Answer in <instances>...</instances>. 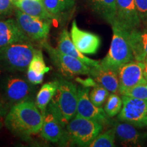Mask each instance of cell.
Masks as SVG:
<instances>
[{"instance_id":"1","label":"cell","mask_w":147,"mask_h":147,"mask_svg":"<svg viewBox=\"0 0 147 147\" xmlns=\"http://www.w3.org/2000/svg\"><path fill=\"white\" fill-rule=\"evenodd\" d=\"M5 123L14 133L29 136L41 131L43 115L36 103L26 100L16 103L11 108Z\"/></svg>"},{"instance_id":"2","label":"cell","mask_w":147,"mask_h":147,"mask_svg":"<svg viewBox=\"0 0 147 147\" xmlns=\"http://www.w3.org/2000/svg\"><path fill=\"white\" fill-rule=\"evenodd\" d=\"M78 103V88L67 80H59L56 93L49 103V108L65 127L76 115Z\"/></svg>"},{"instance_id":"3","label":"cell","mask_w":147,"mask_h":147,"mask_svg":"<svg viewBox=\"0 0 147 147\" xmlns=\"http://www.w3.org/2000/svg\"><path fill=\"white\" fill-rule=\"evenodd\" d=\"M113 38L109 51L106 57L100 61L102 67L117 69L123 64L134 60L131 45L129 40V32L125 30L116 24L111 25Z\"/></svg>"},{"instance_id":"4","label":"cell","mask_w":147,"mask_h":147,"mask_svg":"<svg viewBox=\"0 0 147 147\" xmlns=\"http://www.w3.org/2000/svg\"><path fill=\"white\" fill-rule=\"evenodd\" d=\"M36 49L31 41L14 42L0 49V61L11 69L25 71Z\"/></svg>"},{"instance_id":"5","label":"cell","mask_w":147,"mask_h":147,"mask_svg":"<svg viewBox=\"0 0 147 147\" xmlns=\"http://www.w3.org/2000/svg\"><path fill=\"white\" fill-rule=\"evenodd\" d=\"M104 125L100 123L75 115L66 125L67 138L79 146H88L102 131Z\"/></svg>"},{"instance_id":"6","label":"cell","mask_w":147,"mask_h":147,"mask_svg":"<svg viewBox=\"0 0 147 147\" xmlns=\"http://www.w3.org/2000/svg\"><path fill=\"white\" fill-rule=\"evenodd\" d=\"M42 47L45 48L50 56L53 63L65 76H74L78 75H89L91 67L78 60L53 48L47 40L41 42Z\"/></svg>"},{"instance_id":"7","label":"cell","mask_w":147,"mask_h":147,"mask_svg":"<svg viewBox=\"0 0 147 147\" xmlns=\"http://www.w3.org/2000/svg\"><path fill=\"white\" fill-rule=\"evenodd\" d=\"M16 21L19 28L32 41L47 40L51 30V21L29 15L16 8Z\"/></svg>"},{"instance_id":"8","label":"cell","mask_w":147,"mask_h":147,"mask_svg":"<svg viewBox=\"0 0 147 147\" xmlns=\"http://www.w3.org/2000/svg\"><path fill=\"white\" fill-rule=\"evenodd\" d=\"M123 107L117 116L119 121L127 122L139 129H147V101L121 95Z\"/></svg>"},{"instance_id":"9","label":"cell","mask_w":147,"mask_h":147,"mask_svg":"<svg viewBox=\"0 0 147 147\" xmlns=\"http://www.w3.org/2000/svg\"><path fill=\"white\" fill-rule=\"evenodd\" d=\"M89 87L78 88V103L76 115L100 123L104 126L111 124L110 117H108L104 108L96 106L89 99Z\"/></svg>"},{"instance_id":"10","label":"cell","mask_w":147,"mask_h":147,"mask_svg":"<svg viewBox=\"0 0 147 147\" xmlns=\"http://www.w3.org/2000/svg\"><path fill=\"white\" fill-rule=\"evenodd\" d=\"M113 24L129 32L142 28L134 0H117L115 20Z\"/></svg>"},{"instance_id":"11","label":"cell","mask_w":147,"mask_h":147,"mask_svg":"<svg viewBox=\"0 0 147 147\" xmlns=\"http://www.w3.org/2000/svg\"><path fill=\"white\" fill-rule=\"evenodd\" d=\"M119 93L140 84H146L147 81L143 74V63L136 60L123 64L117 69Z\"/></svg>"},{"instance_id":"12","label":"cell","mask_w":147,"mask_h":147,"mask_svg":"<svg viewBox=\"0 0 147 147\" xmlns=\"http://www.w3.org/2000/svg\"><path fill=\"white\" fill-rule=\"evenodd\" d=\"M70 37L76 49L84 55L95 54L100 47V36L80 29L75 20L71 24Z\"/></svg>"},{"instance_id":"13","label":"cell","mask_w":147,"mask_h":147,"mask_svg":"<svg viewBox=\"0 0 147 147\" xmlns=\"http://www.w3.org/2000/svg\"><path fill=\"white\" fill-rule=\"evenodd\" d=\"M116 137L124 146H140L147 139V132L141 131L138 127L127 122L114 123Z\"/></svg>"},{"instance_id":"14","label":"cell","mask_w":147,"mask_h":147,"mask_svg":"<svg viewBox=\"0 0 147 147\" xmlns=\"http://www.w3.org/2000/svg\"><path fill=\"white\" fill-rule=\"evenodd\" d=\"M40 132L42 138L53 143L59 142L64 137V127L56 115L48 107L43 115V123Z\"/></svg>"},{"instance_id":"15","label":"cell","mask_w":147,"mask_h":147,"mask_svg":"<svg viewBox=\"0 0 147 147\" xmlns=\"http://www.w3.org/2000/svg\"><path fill=\"white\" fill-rule=\"evenodd\" d=\"M97 84L108 90L110 93H119V82L117 71L102 67L100 65L91 67L89 75Z\"/></svg>"},{"instance_id":"16","label":"cell","mask_w":147,"mask_h":147,"mask_svg":"<svg viewBox=\"0 0 147 147\" xmlns=\"http://www.w3.org/2000/svg\"><path fill=\"white\" fill-rule=\"evenodd\" d=\"M22 41H32L19 28L15 20L0 18V49L10 44Z\"/></svg>"},{"instance_id":"17","label":"cell","mask_w":147,"mask_h":147,"mask_svg":"<svg viewBox=\"0 0 147 147\" xmlns=\"http://www.w3.org/2000/svg\"><path fill=\"white\" fill-rule=\"evenodd\" d=\"M57 49L64 54L78 59L82 63L91 67L99 65L100 63V60L92 59L91 58L87 57L76 49L71 39L70 34H69L67 29H63V31L61 32L58 39Z\"/></svg>"},{"instance_id":"18","label":"cell","mask_w":147,"mask_h":147,"mask_svg":"<svg viewBox=\"0 0 147 147\" xmlns=\"http://www.w3.org/2000/svg\"><path fill=\"white\" fill-rule=\"evenodd\" d=\"M30 82L20 78L9 79L5 87V93L8 100L14 103L28 100L31 93Z\"/></svg>"},{"instance_id":"19","label":"cell","mask_w":147,"mask_h":147,"mask_svg":"<svg viewBox=\"0 0 147 147\" xmlns=\"http://www.w3.org/2000/svg\"><path fill=\"white\" fill-rule=\"evenodd\" d=\"M134 59L143 62L147 59V28H140L129 33Z\"/></svg>"},{"instance_id":"20","label":"cell","mask_w":147,"mask_h":147,"mask_svg":"<svg viewBox=\"0 0 147 147\" xmlns=\"http://www.w3.org/2000/svg\"><path fill=\"white\" fill-rule=\"evenodd\" d=\"M13 2L16 8L29 15L45 20L55 18L46 9L42 0H16Z\"/></svg>"},{"instance_id":"21","label":"cell","mask_w":147,"mask_h":147,"mask_svg":"<svg viewBox=\"0 0 147 147\" xmlns=\"http://www.w3.org/2000/svg\"><path fill=\"white\" fill-rule=\"evenodd\" d=\"M93 10L110 25L115 22L117 0H91Z\"/></svg>"},{"instance_id":"22","label":"cell","mask_w":147,"mask_h":147,"mask_svg":"<svg viewBox=\"0 0 147 147\" xmlns=\"http://www.w3.org/2000/svg\"><path fill=\"white\" fill-rule=\"evenodd\" d=\"M58 86L59 80H55L44 84L40 88L36 97V104L42 115L45 114L49 103L56 93Z\"/></svg>"},{"instance_id":"23","label":"cell","mask_w":147,"mask_h":147,"mask_svg":"<svg viewBox=\"0 0 147 147\" xmlns=\"http://www.w3.org/2000/svg\"><path fill=\"white\" fill-rule=\"evenodd\" d=\"M46 9L54 18L70 10L75 4V0H42Z\"/></svg>"},{"instance_id":"24","label":"cell","mask_w":147,"mask_h":147,"mask_svg":"<svg viewBox=\"0 0 147 147\" xmlns=\"http://www.w3.org/2000/svg\"><path fill=\"white\" fill-rule=\"evenodd\" d=\"M122 107V97L119 96V94L117 93H110L104 106V110L108 117L113 118L116 115H119Z\"/></svg>"},{"instance_id":"25","label":"cell","mask_w":147,"mask_h":147,"mask_svg":"<svg viewBox=\"0 0 147 147\" xmlns=\"http://www.w3.org/2000/svg\"><path fill=\"white\" fill-rule=\"evenodd\" d=\"M115 131L114 128L100 133L89 144V147H114L115 146Z\"/></svg>"},{"instance_id":"26","label":"cell","mask_w":147,"mask_h":147,"mask_svg":"<svg viewBox=\"0 0 147 147\" xmlns=\"http://www.w3.org/2000/svg\"><path fill=\"white\" fill-rule=\"evenodd\" d=\"M109 94L110 92L107 89L97 84L89 91V99L95 106L102 107L107 100Z\"/></svg>"},{"instance_id":"27","label":"cell","mask_w":147,"mask_h":147,"mask_svg":"<svg viewBox=\"0 0 147 147\" xmlns=\"http://www.w3.org/2000/svg\"><path fill=\"white\" fill-rule=\"evenodd\" d=\"M28 69H32L36 72L42 74H46L50 71L51 67H48L46 65L44 60L43 54L40 49H36L34 57L29 63Z\"/></svg>"},{"instance_id":"28","label":"cell","mask_w":147,"mask_h":147,"mask_svg":"<svg viewBox=\"0 0 147 147\" xmlns=\"http://www.w3.org/2000/svg\"><path fill=\"white\" fill-rule=\"evenodd\" d=\"M121 95L147 101V83L140 84L123 92Z\"/></svg>"},{"instance_id":"29","label":"cell","mask_w":147,"mask_h":147,"mask_svg":"<svg viewBox=\"0 0 147 147\" xmlns=\"http://www.w3.org/2000/svg\"><path fill=\"white\" fill-rule=\"evenodd\" d=\"M142 28H147V0H134Z\"/></svg>"},{"instance_id":"30","label":"cell","mask_w":147,"mask_h":147,"mask_svg":"<svg viewBox=\"0 0 147 147\" xmlns=\"http://www.w3.org/2000/svg\"><path fill=\"white\" fill-rule=\"evenodd\" d=\"M15 8L13 0H0V18L10 16Z\"/></svg>"},{"instance_id":"31","label":"cell","mask_w":147,"mask_h":147,"mask_svg":"<svg viewBox=\"0 0 147 147\" xmlns=\"http://www.w3.org/2000/svg\"><path fill=\"white\" fill-rule=\"evenodd\" d=\"M45 74L38 73L30 69H27V76L28 81L32 84H41L43 81L44 77Z\"/></svg>"},{"instance_id":"32","label":"cell","mask_w":147,"mask_h":147,"mask_svg":"<svg viewBox=\"0 0 147 147\" xmlns=\"http://www.w3.org/2000/svg\"><path fill=\"white\" fill-rule=\"evenodd\" d=\"M77 80L81 83L84 87H95V86L97 85L98 84H97V82L93 80L91 77H89L85 80H80V78H77Z\"/></svg>"},{"instance_id":"33","label":"cell","mask_w":147,"mask_h":147,"mask_svg":"<svg viewBox=\"0 0 147 147\" xmlns=\"http://www.w3.org/2000/svg\"><path fill=\"white\" fill-rule=\"evenodd\" d=\"M143 74H144V78L147 81V59L143 62Z\"/></svg>"},{"instance_id":"34","label":"cell","mask_w":147,"mask_h":147,"mask_svg":"<svg viewBox=\"0 0 147 147\" xmlns=\"http://www.w3.org/2000/svg\"><path fill=\"white\" fill-rule=\"evenodd\" d=\"M13 1H16V0H13Z\"/></svg>"}]
</instances>
